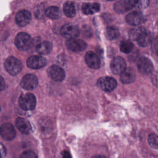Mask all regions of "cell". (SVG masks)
Here are the masks:
<instances>
[{
	"mask_svg": "<svg viewBox=\"0 0 158 158\" xmlns=\"http://www.w3.org/2000/svg\"><path fill=\"white\" fill-rule=\"evenodd\" d=\"M4 68L9 74L16 75L22 70V64L17 58L10 56L4 62Z\"/></svg>",
	"mask_w": 158,
	"mask_h": 158,
	"instance_id": "6da1fadb",
	"label": "cell"
},
{
	"mask_svg": "<svg viewBox=\"0 0 158 158\" xmlns=\"http://www.w3.org/2000/svg\"><path fill=\"white\" fill-rule=\"evenodd\" d=\"M33 40L30 36L25 33L21 32L18 33L15 38V45L20 51H27L32 45Z\"/></svg>",
	"mask_w": 158,
	"mask_h": 158,
	"instance_id": "7a4b0ae2",
	"label": "cell"
},
{
	"mask_svg": "<svg viewBox=\"0 0 158 158\" xmlns=\"http://www.w3.org/2000/svg\"><path fill=\"white\" fill-rule=\"evenodd\" d=\"M36 104V98L31 93L22 94L19 99V105L24 110H33L35 109Z\"/></svg>",
	"mask_w": 158,
	"mask_h": 158,
	"instance_id": "3957f363",
	"label": "cell"
},
{
	"mask_svg": "<svg viewBox=\"0 0 158 158\" xmlns=\"http://www.w3.org/2000/svg\"><path fill=\"white\" fill-rule=\"evenodd\" d=\"M62 36L67 39L76 38L79 36L80 30L78 27L72 23H67L60 28Z\"/></svg>",
	"mask_w": 158,
	"mask_h": 158,
	"instance_id": "277c9868",
	"label": "cell"
},
{
	"mask_svg": "<svg viewBox=\"0 0 158 158\" xmlns=\"http://www.w3.org/2000/svg\"><path fill=\"white\" fill-rule=\"evenodd\" d=\"M99 88L106 92L113 91L117 85V82L115 78L110 77H104L100 78L97 82Z\"/></svg>",
	"mask_w": 158,
	"mask_h": 158,
	"instance_id": "5b68a950",
	"label": "cell"
},
{
	"mask_svg": "<svg viewBox=\"0 0 158 158\" xmlns=\"http://www.w3.org/2000/svg\"><path fill=\"white\" fill-rule=\"evenodd\" d=\"M110 68L111 72L114 74H121L126 69V62L122 57L117 56L112 59Z\"/></svg>",
	"mask_w": 158,
	"mask_h": 158,
	"instance_id": "8992f818",
	"label": "cell"
},
{
	"mask_svg": "<svg viewBox=\"0 0 158 158\" xmlns=\"http://www.w3.org/2000/svg\"><path fill=\"white\" fill-rule=\"evenodd\" d=\"M38 83L37 77L31 73H28L23 77L20 81L21 86L27 90L35 89Z\"/></svg>",
	"mask_w": 158,
	"mask_h": 158,
	"instance_id": "52a82bcc",
	"label": "cell"
},
{
	"mask_svg": "<svg viewBox=\"0 0 158 158\" xmlns=\"http://www.w3.org/2000/svg\"><path fill=\"white\" fill-rule=\"evenodd\" d=\"M137 67L139 72L144 75L151 73L154 69L152 62L146 57H141L138 59Z\"/></svg>",
	"mask_w": 158,
	"mask_h": 158,
	"instance_id": "ba28073f",
	"label": "cell"
},
{
	"mask_svg": "<svg viewBox=\"0 0 158 158\" xmlns=\"http://www.w3.org/2000/svg\"><path fill=\"white\" fill-rule=\"evenodd\" d=\"M48 73L49 77L56 81H61L65 77L64 70L57 65H52L49 67L48 69Z\"/></svg>",
	"mask_w": 158,
	"mask_h": 158,
	"instance_id": "9c48e42d",
	"label": "cell"
},
{
	"mask_svg": "<svg viewBox=\"0 0 158 158\" xmlns=\"http://www.w3.org/2000/svg\"><path fill=\"white\" fill-rule=\"evenodd\" d=\"M0 133L1 137L7 141L14 139L16 136V133L14 126L9 123H3L1 126Z\"/></svg>",
	"mask_w": 158,
	"mask_h": 158,
	"instance_id": "30bf717a",
	"label": "cell"
},
{
	"mask_svg": "<svg viewBox=\"0 0 158 158\" xmlns=\"http://www.w3.org/2000/svg\"><path fill=\"white\" fill-rule=\"evenodd\" d=\"M46 59L41 56H31L27 60V66L33 69H39L46 65Z\"/></svg>",
	"mask_w": 158,
	"mask_h": 158,
	"instance_id": "8fae6325",
	"label": "cell"
},
{
	"mask_svg": "<svg viewBox=\"0 0 158 158\" xmlns=\"http://www.w3.org/2000/svg\"><path fill=\"white\" fill-rule=\"evenodd\" d=\"M66 47L73 52H80L86 49L87 44L82 40L69 39L65 43Z\"/></svg>",
	"mask_w": 158,
	"mask_h": 158,
	"instance_id": "7c38bea8",
	"label": "cell"
},
{
	"mask_svg": "<svg viewBox=\"0 0 158 158\" xmlns=\"http://www.w3.org/2000/svg\"><path fill=\"white\" fill-rule=\"evenodd\" d=\"M87 65L93 69H98L101 66V60L98 56L93 51H88L85 56Z\"/></svg>",
	"mask_w": 158,
	"mask_h": 158,
	"instance_id": "4fadbf2b",
	"label": "cell"
},
{
	"mask_svg": "<svg viewBox=\"0 0 158 158\" xmlns=\"http://www.w3.org/2000/svg\"><path fill=\"white\" fill-rule=\"evenodd\" d=\"M31 19V14L27 10H21L19 11L15 17L16 23L20 27L26 26L30 23Z\"/></svg>",
	"mask_w": 158,
	"mask_h": 158,
	"instance_id": "5bb4252c",
	"label": "cell"
},
{
	"mask_svg": "<svg viewBox=\"0 0 158 158\" xmlns=\"http://www.w3.org/2000/svg\"><path fill=\"white\" fill-rule=\"evenodd\" d=\"M143 15L138 11H133L129 13L126 17V22L131 25L138 26L144 22Z\"/></svg>",
	"mask_w": 158,
	"mask_h": 158,
	"instance_id": "9a60e30c",
	"label": "cell"
},
{
	"mask_svg": "<svg viewBox=\"0 0 158 158\" xmlns=\"http://www.w3.org/2000/svg\"><path fill=\"white\" fill-rule=\"evenodd\" d=\"M15 126L22 133L28 135L31 131V126L30 122L23 117H19L15 120Z\"/></svg>",
	"mask_w": 158,
	"mask_h": 158,
	"instance_id": "2e32d148",
	"label": "cell"
},
{
	"mask_svg": "<svg viewBox=\"0 0 158 158\" xmlns=\"http://www.w3.org/2000/svg\"><path fill=\"white\" fill-rule=\"evenodd\" d=\"M120 78L122 83L124 84H130L133 82L136 78L135 72L131 67L126 68L120 74Z\"/></svg>",
	"mask_w": 158,
	"mask_h": 158,
	"instance_id": "e0dca14e",
	"label": "cell"
},
{
	"mask_svg": "<svg viewBox=\"0 0 158 158\" xmlns=\"http://www.w3.org/2000/svg\"><path fill=\"white\" fill-rule=\"evenodd\" d=\"M153 41V36L152 33L146 30L137 40L138 44L141 47H146L151 44Z\"/></svg>",
	"mask_w": 158,
	"mask_h": 158,
	"instance_id": "ac0fdd59",
	"label": "cell"
},
{
	"mask_svg": "<svg viewBox=\"0 0 158 158\" xmlns=\"http://www.w3.org/2000/svg\"><path fill=\"white\" fill-rule=\"evenodd\" d=\"M81 10L86 15L93 14L99 11L100 5L98 3H84L82 5Z\"/></svg>",
	"mask_w": 158,
	"mask_h": 158,
	"instance_id": "d6986e66",
	"label": "cell"
},
{
	"mask_svg": "<svg viewBox=\"0 0 158 158\" xmlns=\"http://www.w3.org/2000/svg\"><path fill=\"white\" fill-rule=\"evenodd\" d=\"M36 49L37 52L40 54L47 55L49 54L52 50V44L48 41H43L36 46Z\"/></svg>",
	"mask_w": 158,
	"mask_h": 158,
	"instance_id": "ffe728a7",
	"label": "cell"
},
{
	"mask_svg": "<svg viewBox=\"0 0 158 158\" xmlns=\"http://www.w3.org/2000/svg\"><path fill=\"white\" fill-rule=\"evenodd\" d=\"M146 30L143 27L141 26L135 27L131 29L128 32V36L129 38L131 40L137 41V40L140 37V36L146 31Z\"/></svg>",
	"mask_w": 158,
	"mask_h": 158,
	"instance_id": "44dd1931",
	"label": "cell"
},
{
	"mask_svg": "<svg viewBox=\"0 0 158 158\" xmlns=\"http://www.w3.org/2000/svg\"><path fill=\"white\" fill-rule=\"evenodd\" d=\"M63 10L65 15L69 17H73L76 14V9L73 2L67 1L64 4Z\"/></svg>",
	"mask_w": 158,
	"mask_h": 158,
	"instance_id": "7402d4cb",
	"label": "cell"
},
{
	"mask_svg": "<svg viewBox=\"0 0 158 158\" xmlns=\"http://www.w3.org/2000/svg\"><path fill=\"white\" fill-rule=\"evenodd\" d=\"M45 14L47 17L52 19H57L61 16L60 10L57 6H50L46 8Z\"/></svg>",
	"mask_w": 158,
	"mask_h": 158,
	"instance_id": "603a6c76",
	"label": "cell"
},
{
	"mask_svg": "<svg viewBox=\"0 0 158 158\" xmlns=\"http://www.w3.org/2000/svg\"><path fill=\"white\" fill-rule=\"evenodd\" d=\"M106 34L107 39L114 40L117 39L119 36L118 29L114 26H109L106 28Z\"/></svg>",
	"mask_w": 158,
	"mask_h": 158,
	"instance_id": "cb8c5ba5",
	"label": "cell"
},
{
	"mask_svg": "<svg viewBox=\"0 0 158 158\" xmlns=\"http://www.w3.org/2000/svg\"><path fill=\"white\" fill-rule=\"evenodd\" d=\"M120 49L123 53L129 54L133 49V44L130 40L122 41L120 44Z\"/></svg>",
	"mask_w": 158,
	"mask_h": 158,
	"instance_id": "d4e9b609",
	"label": "cell"
},
{
	"mask_svg": "<svg viewBox=\"0 0 158 158\" xmlns=\"http://www.w3.org/2000/svg\"><path fill=\"white\" fill-rule=\"evenodd\" d=\"M44 4L42 3V4H40L39 5H38L35 9V16L36 17V18L38 19H42L43 18L45 12H46V9H44Z\"/></svg>",
	"mask_w": 158,
	"mask_h": 158,
	"instance_id": "484cf974",
	"label": "cell"
},
{
	"mask_svg": "<svg viewBox=\"0 0 158 158\" xmlns=\"http://www.w3.org/2000/svg\"><path fill=\"white\" fill-rule=\"evenodd\" d=\"M148 141L150 146L152 148L158 149V135L156 134H150L148 136Z\"/></svg>",
	"mask_w": 158,
	"mask_h": 158,
	"instance_id": "4316f807",
	"label": "cell"
},
{
	"mask_svg": "<svg viewBox=\"0 0 158 158\" xmlns=\"http://www.w3.org/2000/svg\"><path fill=\"white\" fill-rule=\"evenodd\" d=\"M114 8L117 13H124L128 11L124 4V1H120L117 2L114 6Z\"/></svg>",
	"mask_w": 158,
	"mask_h": 158,
	"instance_id": "83f0119b",
	"label": "cell"
},
{
	"mask_svg": "<svg viewBox=\"0 0 158 158\" xmlns=\"http://www.w3.org/2000/svg\"><path fill=\"white\" fill-rule=\"evenodd\" d=\"M20 157L21 158H35L37 156L33 151L31 150H27L23 152Z\"/></svg>",
	"mask_w": 158,
	"mask_h": 158,
	"instance_id": "f1b7e54d",
	"label": "cell"
},
{
	"mask_svg": "<svg viewBox=\"0 0 158 158\" xmlns=\"http://www.w3.org/2000/svg\"><path fill=\"white\" fill-rule=\"evenodd\" d=\"M151 49L152 51L158 56V36L156 38L153 39V41L151 43Z\"/></svg>",
	"mask_w": 158,
	"mask_h": 158,
	"instance_id": "f546056e",
	"label": "cell"
},
{
	"mask_svg": "<svg viewBox=\"0 0 158 158\" xmlns=\"http://www.w3.org/2000/svg\"><path fill=\"white\" fill-rule=\"evenodd\" d=\"M152 81L154 85L158 86V72H156L154 73V75L152 77Z\"/></svg>",
	"mask_w": 158,
	"mask_h": 158,
	"instance_id": "4dcf8cb0",
	"label": "cell"
},
{
	"mask_svg": "<svg viewBox=\"0 0 158 158\" xmlns=\"http://www.w3.org/2000/svg\"><path fill=\"white\" fill-rule=\"evenodd\" d=\"M0 83H1V86H0L1 90H2V89H4V88H5V81H4V78H3L2 77H1Z\"/></svg>",
	"mask_w": 158,
	"mask_h": 158,
	"instance_id": "1f68e13d",
	"label": "cell"
},
{
	"mask_svg": "<svg viewBox=\"0 0 158 158\" xmlns=\"http://www.w3.org/2000/svg\"><path fill=\"white\" fill-rule=\"evenodd\" d=\"M1 154H2V157H4L6 154V148H4L2 145V144H1Z\"/></svg>",
	"mask_w": 158,
	"mask_h": 158,
	"instance_id": "d6a6232c",
	"label": "cell"
},
{
	"mask_svg": "<svg viewBox=\"0 0 158 158\" xmlns=\"http://www.w3.org/2000/svg\"><path fill=\"white\" fill-rule=\"evenodd\" d=\"M62 157H70V153L69 152H67V151H64L62 153Z\"/></svg>",
	"mask_w": 158,
	"mask_h": 158,
	"instance_id": "836d02e7",
	"label": "cell"
},
{
	"mask_svg": "<svg viewBox=\"0 0 158 158\" xmlns=\"http://www.w3.org/2000/svg\"><path fill=\"white\" fill-rule=\"evenodd\" d=\"M107 1H114V0H107Z\"/></svg>",
	"mask_w": 158,
	"mask_h": 158,
	"instance_id": "e575fe53",
	"label": "cell"
}]
</instances>
